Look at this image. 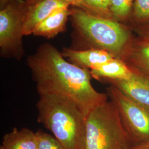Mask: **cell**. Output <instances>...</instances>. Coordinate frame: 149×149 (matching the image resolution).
<instances>
[{
  "instance_id": "obj_1",
  "label": "cell",
  "mask_w": 149,
  "mask_h": 149,
  "mask_svg": "<svg viewBox=\"0 0 149 149\" xmlns=\"http://www.w3.org/2000/svg\"><path fill=\"white\" fill-rule=\"evenodd\" d=\"M39 95H55L74 103L86 116L108 100L91 84L90 70L70 63L53 45L44 43L27 58Z\"/></svg>"
},
{
  "instance_id": "obj_2",
  "label": "cell",
  "mask_w": 149,
  "mask_h": 149,
  "mask_svg": "<svg viewBox=\"0 0 149 149\" xmlns=\"http://www.w3.org/2000/svg\"><path fill=\"white\" fill-rule=\"evenodd\" d=\"M74 32L71 48L105 50L120 59L132 37L127 28L110 19L92 16L79 8H70Z\"/></svg>"
},
{
  "instance_id": "obj_3",
  "label": "cell",
  "mask_w": 149,
  "mask_h": 149,
  "mask_svg": "<svg viewBox=\"0 0 149 149\" xmlns=\"http://www.w3.org/2000/svg\"><path fill=\"white\" fill-rule=\"evenodd\" d=\"M37 103L38 122L52 132L65 149H84L86 116L62 96L42 95Z\"/></svg>"
},
{
  "instance_id": "obj_4",
  "label": "cell",
  "mask_w": 149,
  "mask_h": 149,
  "mask_svg": "<svg viewBox=\"0 0 149 149\" xmlns=\"http://www.w3.org/2000/svg\"><path fill=\"white\" fill-rule=\"evenodd\" d=\"M132 145L111 100L97 107L86 118L84 149H129Z\"/></svg>"
},
{
  "instance_id": "obj_5",
  "label": "cell",
  "mask_w": 149,
  "mask_h": 149,
  "mask_svg": "<svg viewBox=\"0 0 149 149\" xmlns=\"http://www.w3.org/2000/svg\"><path fill=\"white\" fill-rule=\"evenodd\" d=\"M25 0H10L0 10V54L2 58L19 60L25 54L22 42L27 10Z\"/></svg>"
},
{
  "instance_id": "obj_6",
  "label": "cell",
  "mask_w": 149,
  "mask_h": 149,
  "mask_svg": "<svg viewBox=\"0 0 149 149\" xmlns=\"http://www.w3.org/2000/svg\"><path fill=\"white\" fill-rule=\"evenodd\" d=\"M106 93L114 104L132 145L149 140V107L135 101L113 86Z\"/></svg>"
},
{
  "instance_id": "obj_7",
  "label": "cell",
  "mask_w": 149,
  "mask_h": 149,
  "mask_svg": "<svg viewBox=\"0 0 149 149\" xmlns=\"http://www.w3.org/2000/svg\"><path fill=\"white\" fill-rule=\"evenodd\" d=\"M119 59L134 72L149 78V41L146 39L132 36Z\"/></svg>"
},
{
  "instance_id": "obj_8",
  "label": "cell",
  "mask_w": 149,
  "mask_h": 149,
  "mask_svg": "<svg viewBox=\"0 0 149 149\" xmlns=\"http://www.w3.org/2000/svg\"><path fill=\"white\" fill-rule=\"evenodd\" d=\"M61 53L70 63L80 68L89 70L96 69L115 58L112 54L96 49L76 50L64 47Z\"/></svg>"
},
{
  "instance_id": "obj_9",
  "label": "cell",
  "mask_w": 149,
  "mask_h": 149,
  "mask_svg": "<svg viewBox=\"0 0 149 149\" xmlns=\"http://www.w3.org/2000/svg\"><path fill=\"white\" fill-rule=\"evenodd\" d=\"M70 6L69 3L60 0H42L28 6L24 22V36L32 34L38 25L54 11Z\"/></svg>"
},
{
  "instance_id": "obj_10",
  "label": "cell",
  "mask_w": 149,
  "mask_h": 149,
  "mask_svg": "<svg viewBox=\"0 0 149 149\" xmlns=\"http://www.w3.org/2000/svg\"><path fill=\"white\" fill-rule=\"evenodd\" d=\"M107 84L117 88L132 100L149 107V78L134 72L127 80H111Z\"/></svg>"
},
{
  "instance_id": "obj_11",
  "label": "cell",
  "mask_w": 149,
  "mask_h": 149,
  "mask_svg": "<svg viewBox=\"0 0 149 149\" xmlns=\"http://www.w3.org/2000/svg\"><path fill=\"white\" fill-rule=\"evenodd\" d=\"M70 16V7L58 9L38 24L32 34L48 39L53 38L65 31Z\"/></svg>"
},
{
  "instance_id": "obj_12",
  "label": "cell",
  "mask_w": 149,
  "mask_h": 149,
  "mask_svg": "<svg viewBox=\"0 0 149 149\" xmlns=\"http://www.w3.org/2000/svg\"><path fill=\"white\" fill-rule=\"evenodd\" d=\"M90 72L92 78L105 83L111 80L129 79L134 74L122 60L116 58Z\"/></svg>"
},
{
  "instance_id": "obj_13",
  "label": "cell",
  "mask_w": 149,
  "mask_h": 149,
  "mask_svg": "<svg viewBox=\"0 0 149 149\" xmlns=\"http://www.w3.org/2000/svg\"><path fill=\"white\" fill-rule=\"evenodd\" d=\"M1 146L5 149H38L37 133L28 128H13L3 136Z\"/></svg>"
},
{
  "instance_id": "obj_14",
  "label": "cell",
  "mask_w": 149,
  "mask_h": 149,
  "mask_svg": "<svg viewBox=\"0 0 149 149\" xmlns=\"http://www.w3.org/2000/svg\"><path fill=\"white\" fill-rule=\"evenodd\" d=\"M111 0H77L71 7L79 8L92 16L113 19Z\"/></svg>"
},
{
  "instance_id": "obj_15",
  "label": "cell",
  "mask_w": 149,
  "mask_h": 149,
  "mask_svg": "<svg viewBox=\"0 0 149 149\" xmlns=\"http://www.w3.org/2000/svg\"><path fill=\"white\" fill-rule=\"evenodd\" d=\"M134 0H111L110 11L113 19L122 23L131 16Z\"/></svg>"
},
{
  "instance_id": "obj_16",
  "label": "cell",
  "mask_w": 149,
  "mask_h": 149,
  "mask_svg": "<svg viewBox=\"0 0 149 149\" xmlns=\"http://www.w3.org/2000/svg\"><path fill=\"white\" fill-rule=\"evenodd\" d=\"M132 16L136 24L149 21V0H134Z\"/></svg>"
},
{
  "instance_id": "obj_17",
  "label": "cell",
  "mask_w": 149,
  "mask_h": 149,
  "mask_svg": "<svg viewBox=\"0 0 149 149\" xmlns=\"http://www.w3.org/2000/svg\"><path fill=\"white\" fill-rule=\"evenodd\" d=\"M36 133L38 149H65L64 146L53 135L41 130Z\"/></svg>"
},
{
  "instance_id": "obj_18",
  "label": "cell",
  "mask_w": 149,
  "mask_h": 149,
  "mask_svg": "<svg viewBox=\"0 0 149 149\" xmlns=\"http://www.w3.org/2000/svg\"><path fill=\"white\" fill-rule=\"evenodd\" d=\"M135 31L140 37L149 41V21L136 24Z\"/></svg>"
},
{
  "instance_id": "obj_19",
  "label": "cell",
  "mask_w": 149,
  "mask_h": 149,
  "mask_svg": "<svg viewBox=\"0 0 149 149\" xmlns=\"http://www.w3.org/2000/svg\"><path fill=\"white\" fill-rule=\"evenodd\" d=\"M129 149H149V140L137 144H133Z\"/></svg>"
},
{
  "instance_id": "obj_20",
  "label": "cell",
  "mask_w": 149,
  "mask_h": 149,
  "mask_svg": "<svg viewBox=\"0 0 149 149\" xmlns=\"http://www.w3.org/2000/svg\"><path fill=\"white\" fill-rule=\"evenodd\" d=\"M25 1L27 3V5L30 6L34 5V3H37L40 1H42V0H25ZM60 1H63L65 2H66L69 3L71 6H72L76 2V1L77 0H60Z\"/></svg>"
},
{
  "instance_id": "obj_21",
  "label": "cell",
  "mask_w": 149,
  "mask_h": 149,
  "mask_svg": "<svg viewBox=\"0 0 149 149\" xmlns=\"http://www.w3.org/2000/svg\"><path fill=\"white\" fill-rule=\"evenodd\" d=\"M10 0H0V10L3 8Z\"/></svg>"
},
{
  "instance_id": "obj_22",
  "label": "cell",
  "mask_w": 149,
  "mask_h": 149,
  "mask_svg": "<svg viewBox=\"0 0 149 149\" xmlns=\"http://www.w3.org/2000/svg\"><path fill=\"white\" fill-rule=\"evenodd\" d=\"M0 149H3V148H2V146H1V147H0Z\"/></svg>"
}]
</instances>
